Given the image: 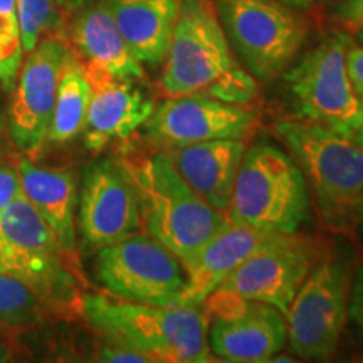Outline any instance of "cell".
Listing matches in <instances>:
<instances>
[{
	"label": "cell",
	"mask_w": 363,
	"mask_h": 363,
	"mask_svg": "<svg viewBox=\"0 0 363 363\" xmlns=\"http://www.w3.org/2000/svg\"><path fill=\"white\" fill-rule=\"evenodd\" d=\"M160 89L169 98L201 94L235 104L259 94L257 81L230 52L212 0H182Z\"/></svg>",
	"instance_id": "1"
},
{
	"label": "cell",
	"mask_w": 363,
	"mask_h": 363,
	"mask_svg": "<svg viewBox=\"0 0 363 363\" xmlns=\"http://www.w3.org/2000/svg\"><path fill=\"white\" fill-rule=\"evenodd\" d=\"M81 316L106 343L140 353L148 362H214L207 340V318L197 306H152L86 293Z\"/></svg>",
	"instance_id": "2"
},
{
	"label": "cell",
	"mask_w": 363,
	"mask_h": 363,
	"mask_svg": "<svg viewBox=\"0 0 363 363\" xmlns=\"http://www.w3.org/2000/svg\"><path fill=\"white\" fill-rule=\"evenodd\" d=\"M133 184L143 229L170 249L187 267L206 244L230 224L177 172L163 150L118 158Z\"/></svg>",
	"instance_id": "3"
},
{
	"label": "cell",
	"mask_w": 363,
	"mask_h": 363,
	"mask_svg": "<svg viewBox=\"0 0 363 363\" xmlns=\"http://www.w3.org/2000/svg\"><path fill=\"white\" fill-rule=\"evenodd\" d=\"M274 131L315 194L325 225L337 233H352L363 194L362 145L303 120H281Z\"/></svg>",
	"instance_id": "4"
},
{
	"label": "cell",
	"mask_w": 363,
	"mask_h": 363,
	"mask_svg": "<svg viewBox=\"0 0 363 363\" xmlns=\"http://www.w3.org/2000/svg\"><path fill=\"white\" fill-rule=\"evenodd\" d=\"M0 271L33 286L61 316L81 315L83 293L74 254L61 247L22 192L0 216Z\"/></svg>",
	"instance_id": "5"
},
{
	"label": "cell",
	"mask_w": 363,
	"mask_h": 363,
	"mask_svg": "<svg viewBox=\"0 0 363 363\" xmlns=\"http://www.w3.org/2000/svg\"><path fill=\"white\" fill-rule=\"evenodd\" d=\"M308 214V184L296 160L272 145L246 150L227 211L229 220L266 233L293 234Z\"/></svg>",
	"instance_id": "6"
},
{
	"label": "cell",
	"mask_w": 363,
	"mask_h": 363,
	"mask_svg": "<svg viewBox=\"0 0 363 363\" xmlns=\"http://www.w3.org/2000/svg\"><path fill=\"white\" fill-rule=\"evenodd\" d=\"M212 2L227 40L256 81L278 78L305 44L306 22L278 0Z\"/></svg>",
	"instance_id": "7"
},
{
	"label": "cell",
	"mask_w": 363,
	"mask_h": 363,
	"mask_svg": "<svg viewBox=\"0 0 363 363\" xmlns=\"http://www.w3.org/2000/svg\"><path fill=\"white\" fill-rule=\"evenodd\" d=\"M348 44L345 35L323 40L286 72L284 81L298 120L355 140L363 106L348 78Z\"/></svg>",
	"instance_id": "8"
},
{
	"label": "cell",
	"mask_w": 363,
	"mask_h": 363,
	"mask_svg": "<svg viewBox=\"0 0 363 363\" xmlns=\"http://www.w3.org/2000/svg\"><path fill=\"white\" fill-rule=\"evenodd\" d=\"M352 276L342 257L328 254L315 262L286 313L289 348L306 360L337 352L348 316Z\"/></svg>",
	"instance_id": "9"
},
{
	"label": "cell",
	"mask_w": 363,
	"mask_h": 363,
	"mask_svg": "<svg viewBox=\"0 0 363 363\" xmlns=\"http://www.w3.org/2000/svg\"><path fill=\"white\" fill-rule=\"evenodd\" d=\"M96 278L113 296L152 306H177L187 284V271L170 249L138 233L98 249Z\"/></svg>",
	"instance_id": "10"
},
{
	"label": "cell",
	"mask_w": 363,
	"mask_h": 363,
	"mask_svg": "<svg viewBox=\"0 0 363 363\" xmlns=\"http://www.w3.org/2000/svg\"><path fill=\"white\" fill-rule=\"evenodd\" d=\"M207 340L216 360L233 363L271 362L288 340L286 318L274 306L216 289L206 299Z\"/></svg>",
	"instance_id": "11"
},
{
	"label": "cell",
	"mask_w": 363,
	"mask_h": 363,
	"mask_svg": "<svg viewBox=\"0 0 363 363\" xmlns=\"http://www.w3.org/2000/svg\"><path fill=\"white\" fill-rule=\"evenodd\" d=\"M69 49L65 34H52L22 59L9 104L7 133L26 155H35L48 142L59 72Z\"/></svg>",
	"instance_id": "12"
},
{
	"label": "cell",
	"mask_w": 363,
	"mask_h": 363,
	"mask_svg": "<svg viewBox=\"0 0 363 363\" xmlns=\"http://www.w3.org/2000/svg\"><path fill=\"white\" fill-rule=\"evenodd\" d=\"M311 239L293 234H274L230 272L217 289L244 299L274 306L286 316L299 286L315 266Z\"/></svg>",
	"instance_id": "13"
},
{
	"label": "cell",
	"mask_w": 363,
	"mask_h": 363,
	"mask_svg": "<svg viewBox=\"0 0 363 363\" xmlns=\"http://www.w3.org/2000/svg\"><path fill=\"white\" fill-rule=\"evenodd\" d=\"M259 116L247 104L190 94L169 98L145 123V135L155 147L170 150L212 140H244L257 128Z\"/></svg>",
	"instance_id": "14"
},
{
	"label": "cell",
	"mask_w": 363,
	"mask_h": 363,
	"mask_svg": "<svg viewBox=\"0 0 363 363\" xmlns=\"http://www.w3.org/2000/svg\"><path fill=\"white\" fill-rule=\"evenodd\" d=\"M78 203L81 235L93 249L138 234L143 227L138 197L120 160H99L86 169Z\"/></svg>",
	"instance_id": "15"
},
{
	"label": "cell",
	"mask_w": 363,
	"mask_h": 363,
	"mask_svg": "<svg viewBox=\"0 0 363 363\" xmlns=\"http://www.w3.org/2000/svg\"><path fill=\"white\" fill-rule=\"evenodd\" d=\"M91 86L84 143L101 152L111 142L126 140L155 111V103L135 81L118 79L98 67L84 65Z\"/></svg>",
	"instance_id": "16"
},
{
	"label": "cell",
	"mask_w": 363,
	"mask_h": 363,
	"mask_svg": "<svg viewBox=\"0 0 363 363\" xmlns=\"http://www.w3.org/2000/svg\"><path fill=\"white\" fill-rule=\"evenodd\" d=\"M74 13L69 39H66L81 62L98 67L118 79L143 78V65L120 33L104 0L88 2Z\"/></svg>",
	"instance_id": "17"
},
{
	"label": "cell",
	"mask_w": 363,
	"mask_h": 363,
	"mask_svg": "<svg viewBox=\"0 0 363 363\" xmlns=\"http://www.w3.org/2000/svg\"><path fill=\"white\" fill-rule=\"evenodd\" d=\"M246 150L244 140H212L165 152L190 187L208 206L227 214Z\"/></svg>",
	"instance_id": "18"
},
{
	"label": "cell",
	"mask_w": 363,
	"mask_h": 363,
	"mask_svg": "<svg viewBox=\"0 0 363 363\" xmlns=\"http://www.w3.org/2000/svg\"><path fill=\"white\" fill-rule=\"evenodd\" d=\"M278 233L254 229L230 222L199 251L195 259L185 267L187 284L177 306H199L219 288L230 272L256 252L267 239Z\"/></svg>",
	"instance_id": "19"
},
{
	"label": "cell",
	"mask_w": 363,
	"mask_h": 363,
	"mask_svg": "<svg viewBox=\"0 0 363 363\" xmlns=\"http://www.w3.org/2000/svg\"><path fill=\"white\" fill-rule=\"evenodd\" d=\"M21 189L39 216L51 227L66 252L76 254V207L78 182L67 169L38 165L29 157L17 160Z\"/></svg>",
	"instance_id": "20"
},
{
	"label": "cell",
	"mask_w": 363,
	"mask_h": 363,
	"mask_svg": "<svg viewBox=\"0 0 363 363\" xmlns=\"http://www.w3.org/2000/svg\"><path fill=\"white\" fill-rule=\"evenodd\" d=\"M118 29L142 65L165 61L182 0H104Z\"/></svg>",
	"instance_id": "21"
},
{
	"label": "cell",
	"mask_w": 363,
	"mask_h": 363,
	"mask_svg": "<svg viewBox=\"0 0 363 363\" xmlns=\"http://www.w3.org/2000/svg\"><path fill=\"white\" fill-rule=\"evenodd\" d=\"M91 86L83 62L71 51L62 62L48 142L62 145L83 133L88 118Z\"/></svg>",
	"instance_id": "22"
},
{
	"label": "cell",
	"mask_w": 363,
	"mask_h": 363,
	"mask_svg": "<svg viewBox=\"0 0 363 363\" xmlns=\"http://www.w3.org/2000/svg\"><path fill=\"white\" fill-rule=\"evenodd\" d=\"M61 318L30 284L0 271V321L27 333L40 331Z\"/></svg>",
	"instance_id": "23"
},
{
	"label": "cell",
	"mask_w": 363,
	"mask_h": 363,
	"mask_svg": "<svg viewBox=\"0 0 363 363\" xmlns=\"http://www.w3.org/2000/svg\"><path fill=\"white\" fill-rule=\"evenodd\" d=\"M24 54L39 40L52 34H65V12L57 0H16Z\"/></svg>",
	"instance_id": "24"
},
{
	"label": "cell",
	"mask_w": 363,
	"mask_h": 363,
	"mask_svg": "<svg viewBox=\"0 0 363 363\" xmlns=\"http://www.w3.org/2000/svg\"><path fill=\"white\" fill-rule=\"evenodd\" d=\"M24 59L16 0H0V88L12 93Z\"/></svg>",
	"instance_id": "25"
},
{
	"label": "cell",
	"mask_w": 363,
	"mask_h": 363,
	"mask_svg": "<svg viewBox=\"0 0 363 363\" xmlns=\"http://www.w3.org/2000/svg\"><path fill=\"white\" fill-rule=\"evenodd\" d=\"M27 331L13 328L0 321V363L30 360L34 352L30 350Z\"/></svg>",
	"instance_id": "26"
},
{
	"label": "cell",
	"mask_w": 363,
	"mask_h": 363,
	"mask_svg": "<svg viewBox=\"0 0 363 363\" xmlns=\"http://www.w3.org/2000/svg\"><path fill=\"white\" fill-rule=\"evenodd\" d=\"M21 192L22 189L17 162L0 158V216Z\"/></svg>",
	"instance_id": "27"
},
{
	"label": "cell",
	"mask_w": 363,
	"mask_h": 363,
	"mask_svg": "<svg viewBox=\"0 0 363 363\" xmlns=\"http://www.w3.org/2000/svg\"><path fill=\"white\" fill-rule=\"evenodd\" d=\"M347 71L358 101L363 106V48L348 44L347 49Z\"/></svg>",
	"instance_id": "28"
},
{
	"label": "cell",
	"mask_w": 363,
	"mask_h": 363,
	"mask_svg": "<svg viewBox=\"0 0 363 363\" xmlns=\"http://www.w3.org/2000/svg\"><path fill=\"white\" fill-rule=\"evenodd\" d=\"M348 315L355 321L363 333V264L357 267L350 284V299H348Z\"/></svg>",
	"instance_id": "29"
},
{
	"label": "cell",
	"mask_w": 363,
	"mask_h": 363,
	"mask_svg": "<svg viewBox=\"0 0 363 363\" xmlns=\"http://www.w3.org/2000/svg\"><path fill=\"white\" fill-rule=\"evenodd\" d=\"M337 17L347 29L363 33V0H345L340 4Z\"/></svg>",
	"instance_id": "30"
},
{
	"label": "cell",
	"mask_w": 363,
	"mask_h": 363,
	"mask_svg": "<svg viewBox=\"0 0 363 363\" xmlns=\"http://www.w3.org/2000/svg\"><path fill=\"white\" fill-rule=\"evenodd\" d=\"M98 357L101 362H148L147 358L140 355V353L131 352L128 348L123 347H116V345L111 343L104 345Z\"/></svg>",
	"instance_id": "31"
},
{
	"label": "cell",
	"mask_w": 363,
	"mask_h": 363,
	"mask_svg": "<svg viewBox=\"0 0 363 363\" xmlns=\"http://www.w3.org/2000/svg\"><path fill=\"white\" fill-rule=\"evenodd\" d=\"M89 0H57L59 7L65 12V16H69V13L78 12L81 7H84Z\"/></svg>",
	"instance_id": "32"
},
{
	"label": "cell",
	"mask_w": 363,
	"mask_h": 363,
	"mask_svg": "<svg viewBox=\"0 0 363 363\" xmlns=\"http://www.w3.org/2000/svg\"><path fill=\"white\" fill-rule=\"evenodd\" d=\"M278 2L291 9H308L311 6V0H278Z\"/></svg>",
	"instance_id": "33"
},
{
	"label": "cell",
	"mask_w": 363,
	"mask_h": 363,
	"mask_svg": "<svg viewBox=\"0 0 363 363\" xmlns=\"http://www.w3.org/2000/svg\"><path fill=\"white\" fill-rule=\"evenodd\" d=\"M357 222L360 224V227L363 229V194L360 197V202H358V208H357Z\"/></svg>",
	"instance_id": "34"
},
{
	"label": "cell",
	"mask_w": 363,
	"mask_h": 363,
	"mask_svg": "<svg viewBox=\"0 0 363 363\" xmlns=\"http://www.w3.org/2000/svg\"><path fill=\"white\" fill-rule=\"evenodd\" d=\"M355 140L358 143L362 145L363 147V120H362V125H360V130H358V133H357V136H355Z\"/></svg>",
	"instance_id": "35"
},
{
	"label": "cell",
	"mask_w": 363,
	"mask_h": 363,
	"mask_svg": "<svg viewBox=\"0 0 363 363\" xmlns=\"http://www.w3.org/2000/svg\"><path fill=\"white\" fill-rule=\"evenodd\" d=\"M0 126H2V116H0Z\"/></svg>",
	"instance_id": "36"
}]
</instances>
